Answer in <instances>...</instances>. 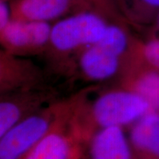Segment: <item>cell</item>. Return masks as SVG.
Wrapping results in <instances>:
<instances>
[{"label":"cell","mask_w":159,"mask_h":159,"mask_svg":"<svg viewBox=\"0 0 159 159\" xmlns=\"http://www.w3.org/2000/svg\"><path fill=\"white\" fill-rule=\"evenodd\" d=\"M94 11L115 23L128 22L121 11L119 0H85Z\"/></svg>","instance_id":"cell-14"},{"label":"cell","mask_w":159,"mask_h":159,"mask_svg":"<svg viewBox=\"0 0 159 159\" xmlns=\"http://www.w3.org/2000/svg\"><path fill=\"white\" fill-rule=\"evenodd\" d=\"M13 19L52 23L92 9L85 0H11Z\"/></svg>","instance_id":"cell-5"},{"label":"cell","mask_w":159,"mask_h":159,"mask_svg":"<svg viewBox=\"0 0 159 159\" xmlns=\"http://www.w3.org/2000/svg\"><path fill=\"white\" fill-rule=\"evenodd\" d=\"M0 68L1 90L4 92L26 87L38 76L37 69L30 61L5 50L0 53Z\"/></svg>","instance_id":"cell-12"},{"label":"cell","mask_w":159,"mask_h":159,"mask_svg":"<svg viewBox=\"0 0 159 159\" xmlns=\"http://www.w3.org/2000/svg\"><path fill=\"white\" fill-rule=\"evenodd\" d=\"M13 20L11 2L0 1V30H3Z\"/></svg>","instance_id":"cell-16"},{"label":"cell","mask_w":159,"mask_h":159,"mask_svg":"<svg viewBox=\"0 0 159 159\" xmlns=\"http://www.w3.org/2000/svg\"><path fill=\"white\" fill-rule=\"evenodd\" d=\"M133 57H122L97 42L83 49L75 59L80 71L85 77L92 80H104L124 70Z\"/></svg>","instance_id":"cell-7"},{"label":"cell","mask_w":159,"mask_h":159,"mask_svg":"<svg viewBox=\"0 0 159 159\" xmlns=\"http://www.w3.org/2000/svg\"><path fill=\"white\" fill-rule=\"evenodd\" d=\"M156 21V23H157V27H158V28L159 30V15L158 16V17H157Z\"/></svg>","instance_id":"cell-17"},{"label":"cell","mask_w":159,"mask_h":159,"mask_svg":"<svg viewBox=\"0 0 159 159\" xmlns=\"http://www.w3.org/2000/svg\"><path fill=\"white\" fill-rule=\"evenodd\" d=\"M137 52L143 62L159 70V37L138 43Z\"/></svg>","instance_id":"cell-15"},{"label":"cell","mask_w":159,"mask_h":159,"mask_svg":"<svg viewBox=\"0 0 159 159\" xmlns=\"http://www.w3.org/2000/svg\"><path fill=\"white\" fill-rule=\"evenodd\" d=\"M72 101L57 102L39 109L0 136V159H21L48 133L71 114Z\"/></svg>","instance_id":"cell-3"},{"label":"cell","mask_w":159,"mask_h":159,"mask_svg":"<svg viewBox=\"0 0 159 159\" xmlns=\"http://www.w3.org/2000/svg\"><path fill=\"white\" fill-rule=\"evenodd\" d=\"M129 139L140 159H159V111H149L134 123Z\"/></svg>","instance_id":"cell-10"},{"label":"cell","mask_w":159,"mask_h":159,"mask_svg":"<svg viewBox=\"0 0 159 159\" xmlns=\"http://www.w3.org/2000/svg\"><path fill=\"white\" fill-rule=\"evenodd\" d=\"M0 1H6V2H11V0H0Z\"/></svg>","instance_id":"cell-18"},{"label":"cell","mask_w":159,"mask_h":159,"mask_svg":"<svg viewBox=\"0 0 159 159\" xmlns=\"http://www.w3.org/2000/svg\"><path fill=\"white\" fill-rule=\"evenodd\" d=\"M119 5L128 21L146 24L159 15V0H120Z\"/></svg>","instance_id":"cell-13"},{"label":"cell","mask_w":159,"mask_h":159,"mask_svg":"<svg viewBox=\"0 0 159 159\" xmlns=\"http://www.w3.org/2000/svg\"><path fill=\"white\" fill-rule=\"evenodd\" d=\"M71 114L57 123L21 159H79L80 143L69 128Z\"/></svg>","instance_id":"cell-6"},{"label":"cell","mask_w":159,"mask_h":159,"mask_svg":"<svg viewBox=\"0 0 159 159\" xmlns=\"http://www.w3.org/2000/svg\"><path fill=\"white\" fill-rule=\"evenodd\" d=\"M112 21L94 10L74 13L55 21L52 26L47 53L55 60L76 57L102 39Z\"/></svg>","instance_id":"cell-2"},{"label":"cell","mask_w":159,"mask_h":159,"mask_svg":"<svg viewBox=\"0 0 159 159\" xmlns=\"http://www.w3.org/2000/svg\"><path fill=\"white\" fill-rule=\"evenodd\" d=\"M152 110L150 103L134 91L126 89L109 91L91 103L77 98L69 128L80 144L89 142L100 129L134 124Z\"/></svg>","instance_id":"cell-1"},{"label":"cell","mask_w":159,"mask_h":159,"mask_svg":"<svg viewBox=\"0 0 159 159\" xmlns=\"http://www.w3.org/2000/svg\"><path fill=\"white\" fill-rule=\"evenodd\" d=\"M89 143L91 159H134V150L122 127L100 129Z\"/></svg>","instance_id":"cell-9"},{"label":"cell","mask_w":159,"mask_h":159,"mask_svg":"<svg viewBox=\"0 0 159 159\" xmlns=\"http://www.w3.org/2000/svg\"><path fill=\"white\" fill-rule=\"evenodd\" d=\"M124 89L136 93L159 111V70L147 65L136 55L128 63Z\"/></svg>","instance_id":"cell-8"},{"label":"cell","mask_w":159,"mask_h":159,"mask_svg":"<svg viewBox=\"0 0 159 159\" xmlns=\"http://www.w3.org/2000/svg\"><path fill=\"white\" fill-rule=\"evenodd\" d=\"M47 97V94L26 91L4 97L0 102V136L21 119L42 108Z\"/></svg>","instance_id":"cell-11"},{"label":"cell","mask_w":159,"mask_h":159,"mask_svg":"<svg viewBox=\"0 0 159 159\" xmlns=\"http://www.w3.org/2000/svg\"><path fill=\"white\" fill-rule=\"evenodd\" d=\"M52 24L13 19L0 30L3 50L22 57L45 52L50 39Z\"/></svg>","instance_id":"cell-4"}]
</instances>
